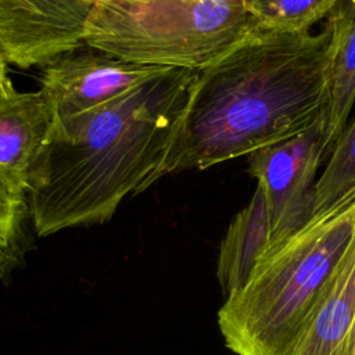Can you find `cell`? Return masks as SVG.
Wrapping results in <instances>:
<instances>
[{
	"instance_id": "1",
	"label": "cell",
	"mask_w": 355,
	"mask_h": 355,
	"mask_svg": "<svg viewBox=\"0 0 355 355\" xmlns=\"http://www.w3.org/2000/svg\"><path fill=\"white\" fill-rule=\"evenodd\" d=\"M197 71L166 68L115 100L57 121L29 180L40 237L107 222L162 178Z\"/></svg>"
},
{
	"instance_id": "2",
	"label": "cell",
	"mask_w": 355,
	"mask_h": 355,
	"mask_svg": "<svg viewBox=\"0 0 355 355\" xmlns=\"http://www.w3.org/2000/svg\"><path fill=\"white\" fill-rule=\"evenodd\" d=\"M331 29L259 28L196 72L162 176L205 169L320 122Z\"/></svg>"
},
{
	"instance_id": "3",
	"label": "cell",
	"mask_w": 355,
	"mask_h": 355,
	"mask_svg": "<svg viewBox=\"0 0 355 355\" xmlns=\"http://www.w3.org/2000/svg\"><path fill=\"white\" fill-rule=\"evenodd\" d=\"M355 236V191L268 247L225 298L218 327L236 355H288Z\"/></svg>"
},
{
	"instance_id": "4",
	"label": "cell",
	"mask_w": 355,
	"mask_h": 355,
	"mask_svg": "<svg viewBox=\"0 0 355 355\" xmlns=\"http://www.w3.org/2000/svg\"><path fill=\"white\" fill-rule=\"evenodd\" d=\"M259 28L243 0H96L85 43L135 64L200 71Z\"/></svg>"
},
{
	"instance_id": "5",
	"label": "cell",
	"mask_w": 355,
	"mask_h": 355,
	"mask_svg": "<svg viewBox=\"0 0 355 355\" xmlns=\"http://www.w3.org/2000/svg\"><path fill=\"white\" fill-rule=\"evenodd\" d=\"M324 155L320 122L248 155V171L257 179L269 219L268 247L293 234L313 215L316 175Z\"/></svg>"
},
{
	"instance_id": "6",
	"label": "cell",
	"mask_w": 355,
	"mask_h": 355,
	"mask_svg": "<svg viewBox=\"0 0 355 355\" xmlns=\"http://www.w3.org/2000/svg\"><path fill=\"white\" fill-rule=\"evenodd\" d=\"M42 68L40 89L51 101L57 121L104 105L166 69L129 62L86 43Z\"/></svg>"
},
{
	"instance_id": "7",
	"label": "cell",
	"mask_w": 355,
	"mask_h": 355,
	"mask_svg": "<svg viewBox=\"0 0 355 355\" xmlns=\"http://www.w3.org/2000/svg\"><path fill=\"white\" fill-rule=\"evenodd\" d=\"M96 0H0V49L8 65L44 67L85 44Z\"/></svg>"
},
{
	"instance_id": "8",
	"label": "cell",
	"mask_w": 355,
	"mask_h": 355,
	"mask_svg": "<svg viewBox=\"0 0 355 355\" xmlns=\"http://www.w3.org/2000/svg\"><path fill=\"white\" fill-rule=\"evenodd\" d=\"M55 122L54 107L42 89L0 96V178L18 193L26 194Z\"/></svg>"
},
{
	"instance_id": "9",
	"label": "cell",
	"mask_w": 355,
	"mask_h": 355,
	"mask_svg": "<svg viewBox=\"0 0 355 355\" xmlns=\"http://www.w3.org/2000/svg\"><path fill=\"white\" fill-rule=\"evenodd\" d=\"M355 324V236L288 355H349Z\"/></svg>"
},
{
	"instance_id": "10",
	"label": "cell",
	"mask_w": 355,
	"mask_h": 355,
	"mask_svg": "<svg viewBox=\"0 0 355 355\" xmlns=\"http://www.w3.org/2000/svg\"><path fill=\"white\" fill-rule=\"evenodd\" d=\"M326 22L331 29L327 96L320 118L324 154H330L347 128L355 104V10L333 11Z\"/></svg>"
},
{
	"instance_id": "11",
	"label": "cell",
	"mask_w": 355,
	"mask_h": 355,
	"mask_svg": "<svg viewBox=\"0 0 355 355\" xmlns=\"http://www.w3.org/2000/svg\"><path fill=\"white\" fill-rule=\"evenodd\" d=\"M270 240L269 219L261 193L233 218L220 243L216 277L225 298L239 291L250 277Z\"/></svg>"
},
{
	"instance_id": "12",
	"label": "cell",
	"mask_w": 355,
	"mask_h": 355,
	"mask_svg": "<svg viewBox=\"0 0 355 355\" xmlns=\"http://www.w3.org/2000/svg\"><path fill=\"white\" fill-rule=\"evenodd\" d=\"M355 191V119L334 144L315 186L313 214L322 212Z\"/></svg>"
},
{
	"instance_id": "13",
	"label": "cell",
	"mask_w": 355,
	"mask_h": 355,
	"mask_svg": "<svg viewBox=\"0 0 355 355\" xmlns=\"http://www.w3.org/2000/svg\"><path fill=\"white\" fill-rule=\"evenodd\" d=\"M26 211L29 212L25 194L18 193L0 178V279L4 282L25 262Z\"/></svg>"
},
{
	"instance_id": "14",
	"label": "cell",
	"mask_w": 355,
	"mask_h": 355,
	"mask_svg": "<svg viewBox=\"0 0 355 355\" xmlns=\"http://www.w3.org/2000/svg\"><path fill=\"white\" fill-rule=\"evenodd\" d=\"M262 28L311 29L333 11L336 0H243Z\"/></svg>"
},
{
	"instance_id": "15",
	"label": "cell",
	"mask_w": 355,
	"mask_h": 355,
	"mask_svg": "<svg viewBox=\"0 0 355 355\" xmlns=\"http://www.w3.org/2000/svg\"><path fill=\"white\" fill-rule=\"evenodd\" d=\"M15 89L12 87L11 79L8 76V64L6 62L1 49H0V96H7L12 93Z\"/></svg>"
},
{
	"instance_id": "16",
	"label": "cell",
	"mask_w": 355,
	"mask_h": 355,
	"mask_svg": "<svg viewBox=\"0 0 355 355\" xmlns=\"http://www.w3.org/2000/svg\"><path fill=\"white\" fill-rule=\"evenodd\" d=\"M344 10H355V0H336V6L333 11H344Z\"/></svg>"
},
{
	"instance_id": "17",
	"label": "cell",
	"mask_w": 355,
	"mask_h": 355,
	"mask_svg": "<svg viewBox=\"0 0 355 355\" xmlns=\"http://www.w3.org/2000/svg\"><path fill=\"white\" fill-rule=\"evenodd\" d=\"M349 355H355V324L351 336V345H349Z\"/></svg>"
}]
</instances>
